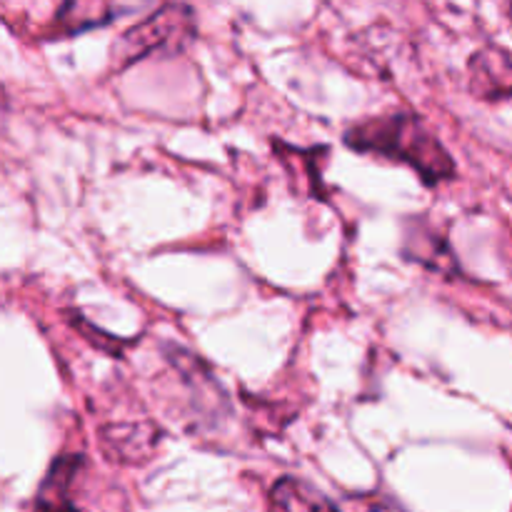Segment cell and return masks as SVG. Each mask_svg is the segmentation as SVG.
Returning a JSON list of instances; mask_svg holds the SVG:
<instances>
[{
	"label": "cell",
	"instance_id": "6da1fadb",
	"mask_svg": "<svg viewBox=\"0 0 512 512\" xmlns=\"http://www.w3.org/2000/svg\"><path fill=\"white\" fill-rule=\"evenodd\" d=\"M350 148L360 153H378L408 163L423 175L425 183H440L455 170L448 150L413 115H388L358 125L348 133Z\"/></svg>",
	"mask_w": 512,
	"mask_h": 512
},
{
	"label": "cell",
	"instance_id": "7a4b0ae2",
	"mask_svg": "<svg viewBox=\"0 0 512 512\" xmlns=\"http://www.w3.org/2000/svg\"><path fill=\"white\" fill-rule=\"evenodd\" d=\"M193 35V10L170 3L125 33V38L118 43V58L120 63L128 65L153 53H178L185 48V43L193 40Z\"/></svg>",
	"mask_w": 512,
	"mask_h": 512
},
{
	"label": "cell",
	"instance_id": "3957f363",
	"mask_svg": "<svg viewBox=\"0 0 512 512\" xmlns=\"http://www.w3.org/2000/svg\"><path fill=\"white\" fill-rule=\"evenodd\" d=\"M153 3L155 0H63L58 18H55V28L63 35L103 28L123 15L140 13Z\"/></svg>",
	"mask_w": 512,
	"mask_h": 512
},
{
	"label": "cell",
	"instance_id": "277c9868",
	"mask_svg": "<svg viewBox=\"0 0 512 512\" xmlns=\"http://www.w3.org/2000/svg\"><path fill=\"white\" fill-rule=\"evenodd\" d=\"M80 468H83V458L78 455H65V458L55 460L48 478L40 485L35 512H78L70 498V488H73V480Z\"/></svg>",
	"mask_w": 512,
	"mask_h": 512
},
{
	"label": "cell",
	"instance_id": "5b68a950",
	"mask_svg": "<svg viewBox=\"0 0 512 512\" xmlns=\"http://www.w3.org/2000/svg\"><path fill=\"white\" fill-rule=\"evenodd\" d=\"M473 88L490 98L498 93H512V58L503 50L478 53L473 60Z\"/></svg>",
	"mask_w": 512,
	"mask_h": 512
},
{
	"label": "cell",
	"instance_id": "8992f818",
	"mask_svg": "<svg viewBox=\"0 0 512 512\" xmlns=\"http://www.w3.org/2000/svg\"><path fill=\"white\" fill-rule=\"evenodd\" d=\"M273 505L278 512H340L320 490L298 478H283L275 483Z\"/></svg>",
	"mask_w": 512,
	"mask_h": 512
},
{
	"label": "cell",
	"instance_id": "52a82bcc",
	"mask_svg": "<svg viewBox=\"0 0 512 512\" xmlns=\"http://www.w3.org/2000/svg\"><path fill=\"white\" fill-rule=\"evenodd\" d=\"M348 512H400L380 498H358L348 505Z\"/></svg>",
	"mask_w": 512,
	"mask_h": 512
},
{
	"label": "cell",
	"instance_id": "ba28073f",
	"mask_svg": "<svg viewBox=\"0 0 512 512\" xmlns=\"http://www.w3.org/2000/svg\"><path fill=\"white\" fill-rule=\"evenodd\" d=\"M510 18H512V3H510Z\"/></svg>",
	"mask_w": 512,
	"mask_h": 512
}]
</instances>
